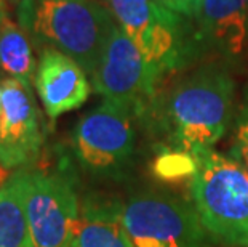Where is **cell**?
<instances>
[{
	"instance_id": "11",
	"label": "cell",
	"mask_w": 248,
	"mask_h": 247,
	"mask_svg": "<svg viewBox=\"0 0 248 247\" xmlns=\"http://www.w3.org/2000/svg\"><path fill=\"white\" fill-rule=\"evenodd\" d=\"M197 29L205 50L218 53L228 65L248 55V16L245 0H203Z\"/></svg>"
},
{
	"instance_id": "4",
	"label": "cell",
	"mask_w": 248,
	"mask_h": 247,
	"mask_svg": "<svg viewBox=\"0 0 248 247\" xmlns=\"http://www.w3.org/2000/svg\"><path fill=\"white\" fill-rule=\"evenodd\" d=\"M108 7L136 49L167 77L194 65L205 51L191 19L157 0H108Z\"/></svg>"
},
{
	"instance_id": "10",
	"label": "cell",
	"mask_w": 248,
	"mask_h": 247,
	"mask_svg": "<svg viewBox=\"0 0 248 247\" xmlns=\"http://www.w3.org/2000/svg\"><path fill=\"white\" fill-rule=\"evenodd\" d=\"M76 60L55 49L39 51L34 88L50 120L76 111L87 103L93 85Z\"/></svg>"
},
{
	"instance_id": "12",
	"label": "cell",
	"mask_w": 248,
	"mask_h": 247,
	"mask_svg": "<svg viewBox=\"0 0 248 247\" xmlns=\"http://www.w3.org/2000/svg\"><path fill=\"white\" fill-rule=\"evenodd\" d=\"M69 247H135L120 220V201L96 194L83 198Z\"/></svg>"
},
{
	"instance_id": "9",
	"label": "cell",
	"mask_w": 248,
	"mask_h": 247,
	"mask_svg": "<svg viewBox=\"0 0 248 247\" xmlns=\"http://www.w3.org/2000/svg\"><path fill=\"white\" fill-rule=\"evenodd\" d=\"M2 93L0 167L15 172L39 159L45 135L32 87L5 77Z\"/></svg>"
},
{
	"instance_id": "18",
	"label": "cell",
	"mask_w": 248,
	"mask_h": 247,
	"mask_svg": "<svg viewBox=\"0 0 248 247\" xmlns=\"http://www.w3.org/2000/svg\"><path fill=\"white\" fill-rule=\"evenodd\" d=\"M10 16L8 15V5H7V0H0V24H2V21Z\"/></svg>"
},
{
	"instance_id": "20",
	"label": "cell",
	"mask_w": 248,
	"mask_h": 247,
	"mask_svg": "<svg viewBox=\"0 0 248 247\" xmlns=\"http://www.w3.org/2000/svg\"><path fill=\"white\" fill-rule=\"evenodd\" d=\"M245 2H247V16H248V0H245Z\"/></svg>"
},
{
	"instance_id": "16",
	"label": "cell",
	"mask_w": 248,
	"mask_h": 247,
	"mask_svg": "<svg viewBox=\"0 0 248 247\" xmlns=\"http://www.w3.org/2000/svg\"><path fill=\"white\" fill-rule=\"evenodd\" d=\"M229 154L234 156L237 161H240L242 165H244L245 169L248 170V143H245V141L237 138L234 146H232L231 151H229Z\"/></svg>"
},
{
	"instance_id": "5",
	"label": "cell",
	"mask_w": 248,
	"mask_h": 247,
	"mask_svg": "<svg viewBox=\"0 0 248 247\" xmlns=\"http://www.w3.org/2000/svg\"><path fill=\"white\" fill-rule=\"evenodd\" d=\"M138 119L131 109L103 99L83 114L71 133V152L83 173L94 180H122L133 165Z\"/></svg>"
},
{
	"instance_id": "7",
	"label": "cell",
	"mask_w": 248,
	"mask_h": 247,
	"mask_svg": "<svg viewBox=\"0 0 248 247\" xmlns=\"http://www.w3.org/2000/svg\"><path fill=\"white\" fill-rule=\"evenodd\" d=\"M165 79L167 76L146 60L117 24L93 72L92 83L103 99L122 104L141 119L157 103Z\"/></svg>"
},
{
	"instance_id": "6",
	"label": "cell",
	"mask_w": 248,
	"mask_h": 247,
	"mask_svg": "<svg viewBox=\"0 0 248 247\" xmlns=\"http://www.w3.org/2000/svg\"><path fill=\"white\" fill-rule=\"evenodd\" d=\"M120 220L135 247H212L192 204L160 191L120 201Z\"/></svg>"
},
{
	"instance_id": "13",
	"label": "cell",
	"mask_w": 248,
	"mask_h": 247,
	"mask_svg": "<svg viewBox=\"0 0 248 247\" xmlns=\"http://www.w3.org/2000/svg\"><path fill=\"white\" fill-rule=\"evenodd\" d=\"M0 247H35L24 209L23 169L0 185Z\"/></svg>"
},
{
	"instance_id": "21",
	"label": "cell",
	"mask_w": 248,
	"mask_h": 247,
	"mask_svg": "<svg viewBox=\"0 0 248 247\" xmlns=\"http://www.w3.org/2000/svg\"><path fill=\"white\" fill-rule=\"evenodd\" d=\"M10 2H15V3H16V2H18V3H19V2H21V0H10Z\"/></svg>"
},
{
	"instance_id": "1",
	"label": "cell",
	"mask_w": 248,
	"mask_h": 247,
	"mask_svg": "<svg viewBox=\"0 0 248 247\" xmlns=\"http://www.w3.org/2000/svg\"><path fill=\"white\" fill-rule=\"evenodd\" d=\"M235 81L228 63L195 66L173 83L160 103V119L171 146L210 149L228 133L234 115Z\"/></svg>"
},
{
	"instance_id": "8",
	"label": "cell",
	"mask_w": 248,
	"mask_h": 247,
	"mask_svg": "<svg viewBox=\"0 0 248 247\" xmlns=\"http://www.w3.org/2000/svg\"><path fill=\"white\" fill-rule=\"evenodd\" d=\"M24 209L35 247H69L80 218V199L66 177L23 169Z\"/></svg>"
},
{
	"instance_id": "17",
	"label": "cell",
	"mask_w": 248,
	"mask_h": 247,
	"mask_svg": "<svg viewBox=\"0 0 248 247\" xmlns=\"http://www.w3.org/2000/svg\"><path fill=\"white\" fill-rule=\"evenodd\" d=\"M237 138L248 143V104H245L244 111L239 119V125H237Z\"/></svg>"
},
{
	"instance_id": "2",
	"label": "cell",
	"mask_w": 248,
	"mask_h": 247,
	"mask_svg": "<svg viewBox=\"0 0 248 247\" xmlns=\"http://www.w3.org/2000/svg\"><path fill=\"white\" fill-rule=\"evenodd\" d=\"M16 16L35 50L55 49L76 60L92 77L117 26L98 0H21Z\"/></svg>"
},
{
	"instance_id": "19",
	"label": "cell",
	"mask_w": 248,
	"mask_h": 247,
	"mask_svg": "<svg viewBox=\"0 0 248 247\" xmlns=\"http://www.w3.org/2000/svg\"><path fill=\"white\" fill-rule=\"evenodd\" d=\"M2 99H3V93H2V82H0V114H2Z\"/></svg>"
},
{
	"instance_id": "15",
	"label": "cell",
	"mask_w": 248,
	"mask_h": 247,
	"mask_svg": "<svg viewBox=\"0 0 248 247\" xmlns=\"http://www.w3.org/2000/svg\"><path fill=\"white\" fill-rule=\"evenodd\" d=\"M157 2L162 3L168 10H171V12L192 21L197 19L203 0H157Z\"/></svg>"
},
{
	"instance_id": "3",
	"label": "cell",
	"mask_w": 248,
	"mask_h": 247,
	"mask_svg": "<svg viewBox=\"0 0 248 247\" xmlns=\"http://www.w3.org/2000/svg\"><path fill=\"white\" fill-rule=\"evenodd\" d=\"M191 154L195 170L189 193L200 223L216 244L248 247V170L215 148Z\"/></svg>"
},
{
	"instance_id": "14",
	"label": "cell",
	"mask_w": 248,
	"mask_h": 247,
	"mask_svg": "<svg viewBox=\"0 0 248 247\" xmlns=\"http://www.w3.org/2000/svg\"><path fill=\"white\" fill-rule=\"evenodd\" d=\"M37 60L32 40L18 21L7 16L0 24V69L7 77L32 87Z\"/></svg>"
}]
</instances>
